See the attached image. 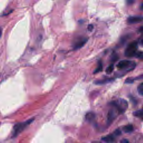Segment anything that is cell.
<instances>
[{"label":"cell","mask_w":143,"mask_h":143,"mask_svg":"<svg viewBox=\"0 0 143 143\" xmlns=\"http://www.w3.org/2000/svg\"><path fill=\"white\" fill-rule=\"evenodd\" d=\"M134 2L133 1H128L127 3H132Z\"/></svg>","instance_id":"cell-25"},{"label":"cell","mask_w":143,"mask_h":143,"mask_svg":"<svg viewBox=\"0 0 143 143\" xmlns=\"http://www.w3.org/2000/svg\"><path fill=\"white\" fill-rule=\"evenodd\" d=\"M135 63L134 62H132L127 60H124L120 61L117 65V67L118 69H128L129 68L130 69H132L135 67Z\"/></svg>","instance_id":"cell-5"},{"label":"cell","mask_w":143,"mask_h":143,"mask_svg":"<svg viewBox=\"0 0 143 143\" xmlns=\"http://www.w3.org/2000/svg\"><path fill=\"white\" fill-rule=\"evenodd\" d=\"M138 91L141 96H143V82L140 83V84L138 86Z\"/></svg>","instance_id":"cell-14"},{"label":"cell","mask_w":143,"mask_h":143,"mask_svg":"<svg viewBox=\"0 0 143 143\" xmlns=\"http://www.w3.org/2000/svg\"><path fill=\"white\" fill-rule=\"evenodd\" d=\"M140 32H141V33H143V27H141V28H140Z\"/></svg>","instance_id":"cell-24"},{"label":"cell","mask_w":143,"mask_h":143,"mask_svg":"<svg viewBox=\"0 0 143 143\" xmlns=\"http://www.w3.org/2000/svg\"><path fill=\"white\" fill-rule=\"evenodd\" d=\"M117 59H118L117 55L116 54H114V55H113L112 58H111V61L113 62H116Z\"/></svg>","instance_id":"cell-17"},{"label":"cell","mask_w":143,"mask_h":143,"mask_svg":"<svg viewBox=\"0 0 143 143\" xmlns=\"http://www.w3.org/2000/svg\"><path fill=\"white\" fill-rule=\"evenodd\" d=\"M87 41H88V39L87 38H81V39H78L74 44V46H73V49L74 50H77L82 48L87 42Z\"/></svg>","instance_id":"cell-7"},{"label":"cell","mask_w":143,"mask_h":143,"mask_svg":"<svg viewBox=\"0 0 143 143\" xmlns=\"http://www.w3.org/2000/svg\"><path fill=\"white\" fill-rule=\"evenodd\" d=\"M120 143H130V142H129V141L127 140V139H124L120 141Z\"/></svg>","instance_id":"cell-20"},{"label":"cell","mask_w":143,"mask_h":143,"mask_svg":"<svg viewBox=\"0 0 143 143\" xmlns=\"http://www.w3.org/2000/svg\"><path fill=\"white\" fill-rule=\"evenodd\" d=\"M134 130V127L132 125H126L123 127V131L126 133H130Z\"/></svg>","instance_id":"cell-12"},{"label":"cell","mask_w":143,"mask_h":143,"mask_svg":"<svg viewBox=\"0 0 143 143\" xmlns=\"http://www.w3.org/2000/svg\"><path fill=\"white\" fill-rule=\"evenodd\" d=\"M139 43L140 45H141L142 46H143V38H141V39L139 40Z\"/></svg>","instance_id":"cell-21"},{"label":"cell","mask_w":143,"mask_h":143,"mask_svg":"<svg viewBox=\"0 0 143 143\" xmlns=\"http://www.w3.org/2000/svg\"><path fill=\"white\" fill-rule=\"evenodd\" d=\"M134 82V79H132V78H128L125 81V83H132Z\"/></svg>","instance_id":"cell-18"},{"label":"cell","mask_w":143,"mask_h":143,"mask_svg":"<svg viewBox=\"0 0 143 143\" xmlns=\"http://www.w3.org/2000/svg\"><path fill=\"white\" fill-rule=\"evenodd\" d=\"M121 134L120 129H116L112 134L108 135L102 138V140L106 143H114L116 141V138Z\"/></svg>","instance_id":"cell-4"},{"label":"cell","mask_w":143,"mask_h":143,"mask_svg":"<svg viewBox=\"0 0 143 143\" xmlns=\"http://www.w3.org/2000/svg\"><path fill=\"white\" fill-rule=\"evenodd\" d=\"M93 29V25H92V24H89V25L88 26V30L89 31H92Z\"/></svg>","instance_id":"cell-19"},{"label":"cell","mask_w":143,"mask_h":143,"mask_svg":"<svg viewBox=\"0 0 143 143\" xmlns=\"http://www.w3.org/2000/svg\"><path fill=\"white\" fill-rule=\"evenodd\" d=\"M114 78H107V79H104L103 80H100V81H95V83L96 85H104V84H106V83L112 82L114 81Z\"/></svg>","instance_id":"cell-10"},{"label":"cell","mask_w":143,"mask_h":143,"mask_svg":"<svg viewBox=\"0 0 143 143\" xmlns=\"http://www.w3.org/2000/svg\"><path fill=\"white\" fill-rule=\"evenodd\" d=\"M133 115L135 117H137L141 120H143V107L142 109L134 112Z\"/></svg>","instance_id":"cell-11"},{"label":"cell","mask_w":143,"mask_h":143,"mask_svg":"<svg viewBox=\"0 0 143 143\" xmlns=\"http://www.w3.org/2000/svg\"><path fill=\"white\" fill-rule=\"evenodd\" d=\"M102 69H103L102 64V63H101V62H100L99 63L98 66H97V68L95 69V71H94V72H93V73H94V74H95V73H99L100 72H101L102 71Z\"/></svg>","instance_id":"cell-13"},{"label":"cell","mask_w":143,"mask_h":143,"mask_svg":"<svg viewBox=\"0 0 143 143\" xmlns=\"http://www.w3.org/2000/svg\"><path fill=\"white\" fill-rule=\"evenodd\" d=\"M114 66L113 64H111L106 69V72L107 73V74H110L112 72L114 71Z\"/></svg>","instance_id":"cell-15"},{"label":"cell","mask_w":143,"mask_h":143,"mask_svg":"<svg viewBox=\"0 0 143 143\" xmlns=\"http://www.w3.org/2000/svg\"><path fill=\"white\" fill-rule=\"evenodd\" d=\"M34 121V118H31L24 123H20L16 124L13 128V137H16L20 133H21L24 129L32 123Z\"/></svg>","instance_id":"cell-2"},{"label":"cell","mask_w":143,"mask_h":143,"mask_svg":"<svg viewBox=\"0 0 143 143\" xmlns=\"http://www.w3.org/2000/svg\"><path fill=\"white\" fill-rule=\"evenodd\" d=\"M143 18L141 16H130L127 19V22L129 24H136L141 22Z\"/></svg>","instance_id":"cell-8"},{"label":"cell","mask_w":143,"mask_h":143,"mask_svg":"<svg viewBox=\"0 0 143 143\" xmlns=\"http://www.w3.org/2000/svg\"><path fill=\"white\" fill-rule=\"evenodd\" d=\"M117 114H118V113L114 107L112 109H111V110L109 111V112L107 115V123L108 125H109L112 123L113 121L115 120V118L117 116Z\"/></svg>","instance_id":"cell-6"},{"label":"cell","mask_w":143,"mask_h":143,"mask_svg":"<svg viewBox=\"0 0 143 143\" xmlns=\"http://www.w3.org/2000/svg\"><path fill=\"white\" fill-rule=\"evenodd\" d=\"M95 117H96L95 114L92 112H88L86 115V119L87 120V121H88L89 122L93 121L95 119Z\"/></svg>","instance_id":"cell-9"},{"label":"cell","mask_w":143,"mask_h":143,"mask_svg":"<svg viewBox=\"0 0 143 143\" xmlns=\"http://www.w3.org/2000/svg\"><path fill=\"white\" fill-rule=\"evenodd\" d=\"M2 33V30L1 27H0V37H1V36Z\"/></svg>","instance_id":"cell-22"},{"label":"cell","mask_w":143,"mask_h":143,"mask_svg":"<svg viewBox=\"0 0 143 143\" xmlns=\"http://www.w3.org/2000/svg\"><path fill=\"white\" fill-rule=\"evenodd\" d=\"M110 104L117 111L118 114L124 113L128 107L127 102L123 99L113 101L110 103Z\"/></svg>","instance_id":"cell-1"},{"label":"cell","mask_w":143,"mask_h":143,"mask_svg":"<svg viewBox=\"0 0 143 143\" xmlns=\"http://www.w3.org/2000/svg\"><path fill=\"white\" fill-rule=\"evenodd\" d=\"M140 9L143 10V2L141 4V6H140Z\"/></svg>","instance_id":"cell-23"},{"label":"cell","mask_w":143,"mask_h":143,"mask_svg":"<svg viewBox=\"0 0 143 143\" xmlns=\"http://www.w3.org/2000/svg\"><path fill=\"white\" fill-rule=\"evenodd\" d=\"M138 44L137 41H133L128 45L125 51V55L126 57H134L137 53Z\"/></svg>","instance_id":"cell-3"},{"label":"cell","mask_w":143,"mask_h":143,"mask_svg":"<svg viewBox=\"0 0 143 143\" xmlns=\"http://www.w3.org/2000/svg\"><path fill=\"white\" fill-rule=\"evenodd\" d=\"M138 59H143V52L142 51H137V53H136L135 57Z\"/></svg>","instance_id":"cell-16"}]
</instances>
